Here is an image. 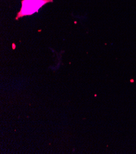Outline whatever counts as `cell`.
I'll return each instance as SVG.
<instances>
[{"mask_svg":"<svg viewBox=\"0 0 136 154\" xmlns=\"http://www.w3.org/2000/svg\"><path fill=\"white\" fill-rule=\"evenodd\" d=\"M52 0H23L22 2V6L20 12L18 14L17 19L25 16V15H30L37 12L38 10L44 5L47 4Z\"/></svg>","mask_w":136,"mask_h":154,"instance_id":"1","label":"cell"}]
</instances>
